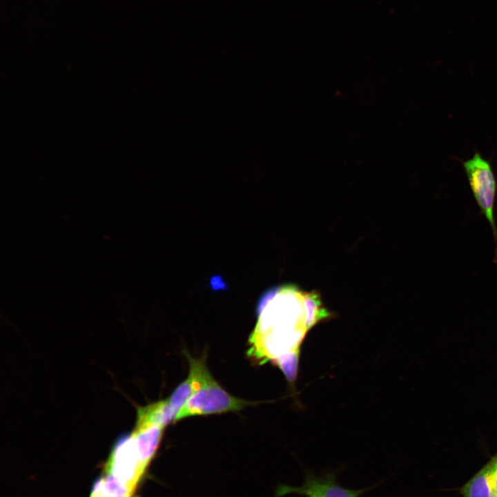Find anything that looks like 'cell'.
<instances>
[{
    "mask_svg": "<svg viewBox=\"0 0 497 497\" xmlns=\"http://www.w3.org/2000/svg\"><path fill=\"white\" fill-rule=\"evenodd\" d=\"M257 319L248 338V355L260 364L269 361L289 382L295 380L300 345L315 324L332 318L320 294L293 284L277 286L259 300Z\"/></svg>",
    "mask_w": 497,
    "mask_h": 497,
    "instance_id": "cell-1",
    "label": "cell"
},
{
    "mask_svg": "<svg viewBox=\"0 0 497 497\" xmlns=\"http://www.w3.org/2000/svg\"><path fill=\"white\" fill-rule=\"evenodd\" d=\"M462 165L476 202L491 228L496 248L494 261L497 264V226L494 218L497 182L492 166L478 152Z\"/></svg>",
    "mask_w": 497,
    "mask_h": 497,
    "instance_id": "cell-2",
    "label": "cell"
},
{
    "mask_svg": "<svg viewBox=\"0 0 497 497\" xmlns=\"http://www.w3.org/2000/svg\"><path fill=\"white\" fill-rule=\"evenodd\" d=\"M146 471L140 462L133 433L119 436L110 450L103 472L112 475L135 493Z\"/></svg>",
    "mask_w": 497,
    "mask_h": 497,
    "instance_id": "cell-3",
    "label": "cell"
},
{
    "mask_svg": "<svg viewBox=\"0 0 497 497\" xmlns=\"http://www.w3.org/2000/svg\"><path fill=\"white\" fill-rule=\"evenodd\" d=\"M225 391L216 381L195 393L177 413L175 422L189 416L237 411L253 405Z\"/></svg>",
    "mask_w": 497,
    "mask_h": 497,
    "instance_id": "cell-4",
    "label": "cell"
},
{
    "mask_svg": "<svg viewBox=\"0 0 497 497\" xmlns=\"http://www.w3.org/2000/svg\"><path fill=\"white\" fill-rule=\"evenodd\" d=\"M338 470L318 474L311 469L304 470V481L298 487L280 484L276 497L297 494L304 497H361L375 486L353 489L342 486L338 480Z\"/></svg>",
    "mask_w": 497,
    "mask_h": 497,
    "instance_id": "cell-5",
    "label": "cell"
},
{
    "mask_svg": "<svg viewBox=\"0 0 497 497\" xmlns=\"http://www.w3.org/2000/svg\"><path fill=\"white\" fill-rule=\"evenodd\" d=\"M184 355L189 364L188 376L175 389L168 398L176 416L195 393L215 381L208 369L204 357L193 358L188 352H184Z\"/></svg>",
    "mask_w": 497,
    "mask_h": 497,
    "instance_id": "cell-6",
    "label": "cell"
},
{
    "mask_svg": "<svg viewBox=\"0 0 497 497\" xmlns=\"http://www.w3.org/2000/svg\"><path fill=\"white\" fill-rule=\"evenodd\" d=\"M164 429L159 425L153 424L135 425L132 433L140 462L146 470L159 447Z\"/></svg>",
    "mask_w": 497,
    "mask_h": 497,
    "instance_id": "cell-7",
    "label": "cell"
},
{
    "mask_svg": "<svg viewBox=\"0 0 497 497\" xmlns=\"http://www.w3.org/2000/svg\"><path fill=\"white\" fill-rule=\"evenodd\" d=\"M176 414L173 410L168 398L137 408L135 425H157L165 428L175 422Z\"/></svg>",
    "mask_w": 497,
    "mask_h": 497,
    "instance_id": "cell-8",
    "label": "cell"
},
{
    "mask_svg": "<svg viewBox=\"0 0 497 497\" xmlns=\"http://www.w3.org/2000/svg\"><path fill=\"white\" fill-rule=\"evenodd\" d=\"M491 465L489 460L462 487L463 497H497L491 479Z\"/></svg>",
    "mask_w": 497,
    "mask_h": 497,
    "instance_id": "cell-9",
    "label": "cell"
},
{
    "mask_svg": "<svg viewBox=\"0 0 497 497\" xmlns=\"http://www.w3.org/2000/svg\"><path fill=\"white\" fill-rule=\"evenodd\" d=\"M134 492L110 474L103 472L92 487L90 497H133Z\"/></svg>",
    "mask_w": 497,
    "mask_h": 497,
    "instance_id": "cell-10",
    "label": "cell"
},
{
    "mask_svg": "<svg viewBox=\"0 0 497 497\" xmlns=\"http://www.w3.org/2000/svg\"><path fill=\"white\" fill-rule=\"evenodd\" d=\"M491 465V482L494 486V488L495 489V491L497 494V452L496 454L489 460Z\"/></svg>",
    "mask_w": 497,
    "mask_h": 497,
    "instance_id": "cell-11",
    "label": "cell"
}]
</instances>
